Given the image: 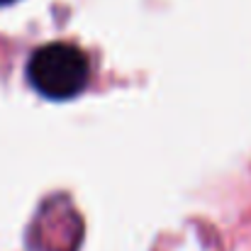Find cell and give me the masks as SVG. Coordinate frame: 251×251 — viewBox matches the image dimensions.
Segmentation results:
<instances>
[{
	"mask_svg": "<svg viewBox=\"0 0 251 251\" xmlns=\"http://www.w3.org/2000/svg\"><path fill=\"white\" fill-rule=\"evenodd\" d=\"M7 2H15V0H0V5H7Z\"/></svg>",
	"mask_w": 251,
	"mask_h": 251,
	"instance_id": "obj_2",
	"label": "cell"
},
{
	"mask_svg": "<svg viewBox=\"0 0 251 251\" xmlns=\"http://www.w3.org/2000/svg\"><path fill=\"white\" fill-rule=\"evenodd\" d=\"M90 78L88 56L69 42L39 47L27 61V81L47 100H71L83 93Z\"/></svg>",
	"mask_w": 251,
	"mask_h": 251,
	"instance_id": "obj_1",
	"label": "cell"
}]
</instances>
